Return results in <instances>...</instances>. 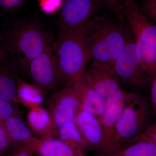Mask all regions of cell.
Segmentation results:
<instances>
[{"label": "cell", "instance_id": "cell-1", "mask_svg": "<svg viewBox=\"0 0 156 156\" xmlns=\"http://www.w3.org/2000/svg\"><path fill=\"white\" fill-rule=\"evenodd\" d=\"M128 30L122 23L105 15L92 17L85 29L90 61L112 69L126 45Z\"/></svg>", "mask_w": 156, "mask_h": 156}, {"label": "cell", "instance_id": "cell-32", "mask_svg": "<svg viewBox=\"0 0 156 156\" xmlns=\"http://www.w3.org/2000/svg\"><path fill=\"white\" fill-rule=\"evenodd\" d=\"M123 5H135V0H122Z\"/></svg>", "mask_w": 156, "mask_h": 156}, {"label": "cell", "instance_id": "cell-4", "mask_svg": "<svg viewBox=\"0 0 156 156\" xmlns=\"http://www.w3.org/2000/svg\"><path fill=\"white\" fill-rule=\"evenodd\" d=\"M123 14L136 44L141 65L153 80L156 76V24L136 5H123Z\"/></svg>", "mask_w": 156, "mask_h": 156}, {"label": "cell", "instance_id": "cell-23", "mask_svg": "<svg viewBox=\"0 0 156 156\" xmlns=\"http://www.w3.org/2000/svg\"><path fill=\"white\" fill-rule=\"evenodd\" d=\"M39 6L45 14H52L61 10L64 0H38Z\"/></svg>", "mask_w": 156, "mask_h": 156}, {"label": "cell", "instance_id": "cell-22", "mask_svg": "<svg viewBox=\"0 0 156 156\" xmlns=\"http://www.w3.org/2000/svg\"><path fill=\"white\" fill-rule=\"evenodd\" d=\"M13 115H21L16 104L0 98V122Z\"/></svg>", "mask_w": 156, "mask_h": 156}, {"label": "cell", "instance_id": "cell-6", "mask_svg": "<svg viewBox=\"0 0 156 156\" xmlns=\"http://www.w3.org/2000/svg\"><path fill=\"white\" fill-rule=\"evenodd\" d=\"M112 69L114 72L121 87L125 91L138 93L145 89L152 79L144 71L134 37L129 28L127 34L126 45L117 58ZM123 88V89H124Z\"/></svg>", "mask_w": 156, "mask_h": 156}, {"label": "cell", "instance_id": "cell-27", "mask_svg": "<svg viewBox=\"0 0 156 156\" xmlns=\"http://www.w3.org/2000/svg\"><path fill=\"white\" fill-rule=\"evenodd\" d=\"M24 0H0V9L6 12H11L19 9Z\"/></svg>", "mask_w": 156, "mask_h": 156}, {"label": "cell", "instance_id": "cell-14", "mask_svg": "<svg viewBox=\"0 0 156 156\" xmlns=\"http://www.w3.org/2000/svg\"><path fill=\"white\" fill-rule=\"evenodd\" d=\"M74 122L83 137L87 149L100 150L102 144V133L99 119L82 110Z\"/></svg>", "mask_w": 156, "mask_h": 156}, {"label": "cell", "instance_id": "cell-3", "mask_svg": "<svg viewBox=\"0 0 156 156\" xmlns=\"http://www.w3.org/2000/svg\"><path fill=\"white\" fill-rule=\"evenodd\" d=\"M86 24L77 28L60 30L54 45L62 85L65 87L73 86L90 61L85 37Z\"/></svg>", "mask_w": 156, "mask_h": 156}, {"label": "cell", "instance_id": "cell-26", "mask_svg": "<svg viewBox=\"0 0 156 156\" xmlns=\"http://www.w3.org/2000/svg\"><path fill=\"white\" fill-rule=\"evenodd\" d=\"M11 148V142L2 123L0 122V156Z\"/></svg>", "mask_w": 156, "mask_h": 156}, {"label": "cell", "instance_id": "cell-7", "mask_svg": "<svg viewBox=\"0 0 156 156\" xmlns=\"http://www.w3.org/2000/svg\"><path fill=\"white\" fill-rule=\"evenodd\" d=\"M83 74L89 83L103 98L106 103L115 104L124 100L128 92L121 87L111 68L106 65L92 62Z\"/></svg>", "mask_w": 156, "mask_h": 156}, {"label": "cell", "instance_id": "cell-5", "mask_svg": "<svg viewBox=\"0 0 156 156\" xmlns=\"http://www.w3.org/2000/svg\"><path fill=\"white\" fill-rule=\"evenodd\" d=\"M152 109L151 103L142 94L128 92L117 124L118 150L126 147L146 130L151 125Z\"/></svg>", "mask_w": 156, "mask_h": 156}, {"label": "cell", "instance_id": "cell-16", "mask_svg": "<svg viewBox=\"0 0 156 156\" xmlns=\"http://www.w3.org/2000/svg\"><path fill=\"white\" fill-rule=\"evenodd\" d=\"M2 123L9 136L11 148L28 142L34 137L20 116H12Z\"/></svg>", "mask_w": 156, "mask_h": 156}, {"label": "cell", "instance_id": "cell-13", "mask_svg": "<svg viewBox=\"0 0 156 156\" xmlns=\"http://www.w3.org/2000/svg\"><path fill=\"white\" fill-rule=\"evenodd\" d=\"M19 68L9 53L0 61V98L19 104L17 96Z\"/></svg>", "mask_w": 156, "mask_h": 156}, {"label": "cell", "instance_id": "cell-33", "mask_svg": "<svg viewBox=\"0 0 156 156\" xmlns=\"http://www.w3.org/2000/svg\"><path fill=\"white\" fill-rule=\"evenodd\" d=\"M2 41V37L1 36V34H0V43Z\"/></svg>", "mask_w": 156, "mask_h": 156}, {"label": "cell", "instance_id": "cell-30", "mask_svg": "<svg viewBox=\"0 0 156 156\" xmlns=\"http://www.w3.org/2000/svg\"><path fill=\"white\" fill-rule=\"evenodd\" d=\"M9 54L8 48L2 41L0 43V61Z\"/></svg>", "mask_w": 156, "mask_h": 156}, {"label": "cell", "instance_id": "cell-17", "mask_svg": "<svg viewBox=\"0 0 156 156\" xmlns=\"http://www.w3.org/2000/svg\"><path fill=\"white\" fill-rule=\"evenodd\" d=\"M27 120L32 130L43 137H53V125L47 109L41 106L30 109Z\"/></svg>", "mask_w": 156, "mask_h": 156}, {"label": "cell", "instance_id": "cell-31", "mask_svg": "<svg viewBox=\"0 0 156 156\" xmlns=\"http://www.w3.org/2000/svg\"><path fill=\"white\" fill-rule=\"evenodd\" d=\"M156 6V0H144L143 8Z\"/></svg>", "mask_w": 156, "mask_h": 156}, {"label": "cell", "instance_id": "cell-25", "mask_svg": "<svg viewBox=\"0 0 156 156\" xmlns=\"http://www.w3.org/2000/svg\"><path fill=\"white\" fill-rule=\"evenodd\" d=\"M105 4L120 20H124L123 4L122 0H103Z\"/></svg>", "mask_w": 156, "mask_h": 156}, {"label": "cell", "instance_id": "cell-10", "mask_svg": "<svg viewBox=\"0 0 156 156\" xmlns=\"http://www.w3.org/2000/svg\"><path fill=\"white\" fill-rule=\"evenodd\" d=\"M104 5L103 0H64L58 19L60 30L82 26L97 15Z\"/></svg>", "mask_w": 156, "mask_h": 156}, {"label": "cell", "instance_id": "cell-21", "mask_svg": "<svg viewBox=\"0 0 156 156\" xmlns=\"http://www.w3.org/2000/svg\"><path fill=\"white\" fill-rule=\"evenodd\" d=\"M39 138L34 137L28 142L12 148L8 153L2 156H33L36 153Z\"/></svg>", "mask_w": 156, "mask_h": 156}, {"label": "cell", "instance_id": "cell-15", "mask_svg": "<svg viewBox=\"0 0 156 156\" xmlns=\"http://www.w3.org/2000/svg\"><path fill=\"white\" fill-rule=\"evenodd\" d=\"M36 153L41 156H87L83 151L76 150L58 138H39Z\"/></svg>", "mask_w": 156, "mask_h": 156}, {"label": "cell", "instance_id": "cell-19", "mask_svg": "<svg viewBox=\"0 0 156 156\" xmlns=\"http://www.w3.org/2000/svg\"><path fill=\"white\" fill-rule=\"evenodd\" d=\"M97 156H156V144L149 141H137L115 151Z\"/></svg>", "mask_w": 156, "mask_h": 156}, {"label": "cell", "instance_id": "cell-8", "mask_svg": "<svg viewBox=\"0 0 156 156\" xmlns=\"http://www.w3.org/2000/svg\"><path fill=\"white\" fill-rule=\"evenodd\" d=\"M28 72L34 84L46 94L58 91L61 76L52 45L31 62Z\"/></svg>", "mask_w": 156, "mask_h": 156}, {"label": "cell", "instance_id": "cell-20", "mask_svg": "<svg viewBox=\"0 0 156 156\" xmlns=\"http://www.w3.org/2000/svg\"><path fill=\"white\" fill-rule=\"evenodd\" d=\"M60 140L76 150L85 152L87 144L75 122L66 124L58 129L56 135Z\"/></svg>", "mask_w": 156, "mask_h": 156}, {"label": "cell", "instance_id": "cell-28", "mask_svg": "<svg viewBox=\"0 0 156 156\" xmlns=\"http://www.w3.org/2000/svg\"><path fill=\"white\" fill-rule=\"evenodd\" d=\"M151 103L153 111L156 115V76L152 80L151 89Z\"/></svg>", "mask_w": 156, "mask_h": 156}, {"label": "cell", "instance_id": "cell-18", "mask_svg": "<svg viewBox=\"0 0 156 156\" xmlns=\"http://www.w3.org/2000/svg\"><path fill=\"white\" fill-rule=\"evenodd\" d=\"M46 93L34 84L29 83L20 78L17 80V96L19 103L30 109L41 106Z\"/></svg>", "mask_w": 156, "mask_h": 156}, {"label": "cell", "instance_id": "cell-29", "mask_svg": "<svg viewBox=\"0 0 156 156\" xmlns=\"http://www.w3.org/2000/svg\"><path fill=\"white\" fill-rule=\"evenodd\" d=\"M144 14L152 21L156 23V6L143 8Z\"/></svg>", "mask_w": 156, "mask_h": 156}, {"label": "cell", "instance_id": "cell-24", "mask_svg": "<svg viewBox=\"0 0 156 156\" xmlns=\"http://www.w3.org/2000/svg\"><path fill=\"white\" fill-rule=\"evenodd\" d=\"M140 141H149L156 144V121L153 124H151L142 134L128 143V145Z\"/></svg>", "mask_w": 156, "mask_h": 156}, {"label": "cell", "instance_id": "cell-9", "mask_svg": "<svg viewBox=\"0 0 156 156\" xmlns=\"http://www.w3.org/2000/svg\"><path fill=\"white\" fill-rule=\"evenodd\" d=\"M46 107L55 135L62 127L67 123L74 122L82 110L73 86L65 87L52 94L47 101Z\"/></svg>", "mask_w": 156, "mask_h": 156}, {"label": "cell", "instance_id": "cell-2", "mask_svg": "<svg viewBox=\"0 0 156 156\" xmlns=\"http://www.w3.org/2000/svg\"><path fill=\"white\" fill-rule=\"evenodd\" d=\"M2 41L23 72L28 71L31 62L52 45L51 38L36 20L14 23L2 37Z\"/></svg>", "mask_w": 156, "mask_h": 156}, {"label": "cell", "instance_id": "cell-11", "mask_svg": "<svg viewBox=\"0 0 156 156\" xmlns=\"http://www.w3.org/2000/svg\"><path fill=\"white\" fill-rule=\"evenodd\" d=\"M124 101L125 99L119 103H106L103 114L98 118L102 129V141L100 149L101 154L109 153L119 149L116 137V126L123 110Z\"/></svg>", "mask_w": 156, "mask_h": 156}, {"label": "cell", "instance_id": "cell-12", "mask_svg": "<svg viewBox=\"0 0 156 156\" xmlns=\"http://www.w3.org/2000/svg\"><path fill=\"white\" fill-rule=\"evenodd\" d=\"M83 110L99 118L104 112L106 102L92 87L83 73L73 86Z\"/></svg>", "mask_w": 156, "mask_h": 156}]
</instances>
